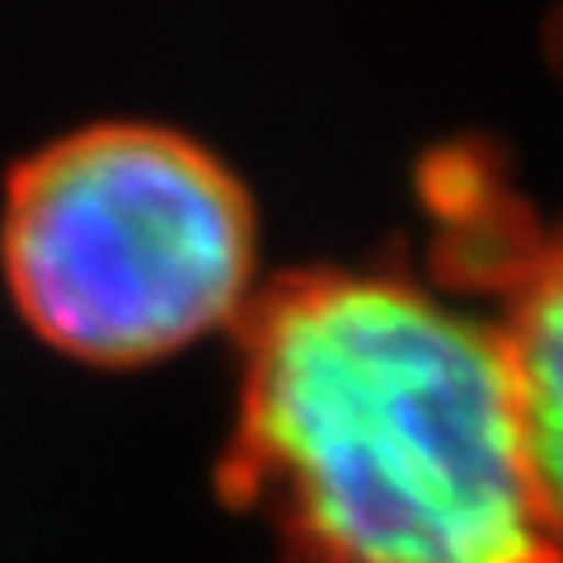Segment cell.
Segmentation results:
<instances>
[{
  "mask_svg": "<svg viewBox=\"0 0 563 563\" xmlns=\"http://www.w3.org/2000/svg\"><path fill=\"white\" fill-rule=\"evenodd\" d=\"M225 493L282 563H563L498 320L395 273L254 296Z\"/></svg>",
  "mask_w": 563,
  "mask_h": 563,
  "instance_id": "obj_1",
  "label": "cell"
},
{
  "mask_svg": "<svg viewBox=\"0 0 563 563\" xmlns=\"http://www.w3.org/2000/svg\"><path fill=\"white\" fill-rule=\"evenodd\" d=\"M0 273L47 347L90 366H141L244 320L258 217L244 184L192 136L95 122L10 174Z\"/></svg>",
  "mask_w": 563,
  "mask_h": 563,
  "instance_id": "obj_2",
  "label": "cell"
},
{
  "mask_svg": "<svg viewBox=\"0 0 563 563\" xmlns=\"http://www.w3.org/2000/svg\"><path fill=\"white\" fill-rule=\"evenodd\" d=\"M493 287L503 296V343L512 362L526 451L563 559V225L526 231L503 258Z\"/></svg>",
  "mask_w": 563,
  "mask_h": 563,
  "instance_id": "obj_3",
  "label": "cell"
}]
</instances>
